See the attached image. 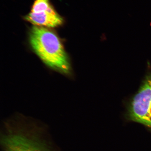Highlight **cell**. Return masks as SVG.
Here are the masks:
<instances>
[{
  "label": "cell",
  "instance_id": "obj_5",
  "mask_svg": "<svg viewBox=\"0 0 151 151\" xmlns=\"http://www.w3.org/2000/svg\"><path fill=\"white\" fill-rule=\"evenodd\" d=\"M150 26L151 27V22H150Z\"/></svg>",
  "mask_w": 151,
  "mask_h": 151
},
{
  "label": "cell",
  "instance_id": "obj_3",
  "mask_svg": "<svg viewBox=\"0 0 151 151\" xmlns=\"http://www.w3.org/2000/svg\"><path fill=\"white\" fill-rule=\"evenodd\" d=\"M128 116L130 120L151 128V73L132 100Z\"/></svg>",
  "mask_w": 151,
  "mask_h": 151
},
{
  "label": "cell",
  "instance_id": "obj_4",
  "mask_svg": "<svg viewBox=\"0 0 151 151\" xmlns=\"http://www.w3.org/2000/svg\"><path fill=\"white\" fill-rule=\"evenodd\" d=\"M25 19L34 26L54 28L61 25L63 19L56 12L49 0H35Z\"/></svg>",
  "mask_w": 151,
  "mask_h": 151
},
{
  "label": "cell",
  "instance_id": "obj_1",
  "mask_svg": "<svg viewBox=\"0 0 151 151\" xmlns=\"http://www.w3.org/2000/svg\"><path fill=\"white\" fill-rule=\"evenodd\" d=\"M29 39L34 52L45 65L64 74L71 73L68 57L55 33L47 28L34 26L30 30Z\"/></svg>",
  "mask_w": 151,
  "mask_h": 151
},
{
  "label": "cell",
  "instance_id": "obj_2",
  "mask_svg": "<svg viewBox=\"0 0 151 151\" xmlns=\"http://www.w3.org/2000/svg\"><path fill=\"white\" fill-rule=\"evenodd\" d=\"M1 135V151H56L42 129L25 124L6 125Z\"/></svg>",
  "mask_w": 151,
  "mask_h": 151
}]
</instances>
